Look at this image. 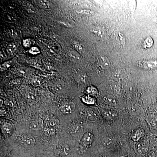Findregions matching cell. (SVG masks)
<instances>
[{
	"mask_svg": "<svg viewBox=\"0 0 157 157\" xmlns=\"http://www.w3.org/2000/svg\"><path fill=\"white\" fill-rule=\"evenodd\" d=\"M82 101L84 103L90 105L94 104L96 101L95 99L90 96H83L82 98Z\"/></svg>",
	"mask_w": 157,
	"mask_h": 157,
	"instance_id": "15",
	"label": "cell"
},
{
	"mask_svg": "<svg viewBox=\"0 0 157 157\" xmlns=\"http://www.w3.org/2000/svg\"><path fill=\"white\" fill-rule=\"evenodd\" d=\"M12 64V62L11 61H8V62H5L1 65V70H6L8 68H9Z\"/></svg>",
	"mask_w": 157,
	"mask_h": 157,
	"instance_id": "21",
	"label": "cell"
},
{
	"mask_svg": "<svg viewBox=\"0 0 157 157\" xmlns=\"http://www.w3.org/2000/svg\"><path fill=\"white\" fill-rule=\"evenodd\" d=\"M154 42L153 39L150 36L146 38L142 43V46L145 49H150L153 45Z\"/></svg>",
	"mask_w": 157,
	"mask_h": 157,
	"instance_id": "12",
	"label": "cell"
},
{
	"mask_svg": "<svg viewBox=\"0 0 157 157\" xmlns=\"http://www.w3.org/2000/svg\"><path fill=\"white\" fill-rule=\"evenodd\" d=\"M99 157H107V156H104V155H102V156H100Z\"/></svg>",
	"mask_w": 157,
	"mask_h": 157,
	"instance_id": "30",
	"label": "cell"
},
{
	"mask_svg": "<svg viewBox=\"0 0 157 157\" xmlns=\"http://www.w3.org/2000/svg\"><path fill=\"white\" fill-rule=\"evenodd\" d=\"M103 100L107 104L111 106H115L116 104V99L113 96L109 95L105 96L103 98Z\"/></svg>",
	"mask_w": 157,
	"mask_h": 157,
	"instance_id": "13",
	"label": "cell"
},
{
	"mask_svg": "<svg viewBox=\"0 0 157 157\" xmlns=\"http://www.w3.org/2000/svg\"><path fill=\"white\" fill-rule=\"evenodd\" d=\"M31 41H30V39H27L25 40H24L23 41V45L26 48H28V47H30L31 45Z\"/></svg>",
	"mask_w": 157,
	"mask_h": 157,
	"instance_id": "25",
	"label": "cell"
},
{
	"mask_svg": "<svg viewBox=\"0 0 157 157\" xmlns=\"http://www.w3.org/2000/svg\"><path fill=\"white\" fill-rule=\"evenodd\" d=\"M138 65L145 70H155L157 69V60L154 59L142 60L139 62Z\"/></svg>",
	"mask_w": 157,
	"mask_h": 157,
	"instance_id": "2",
	"label": "cell"
},
{
	"mask_svg": "<svg viewBox=\"0 0 157 157\" xmlns=\"http://www.w3.org/2000/svg\"><path fill=\"white\" fill-rule=\"evenodd\" d=\"M73 47L75 48V50H76L78 51H81V50H82L81 46L80 45L78 44H74L73 45Z\"/></svg>",
	"mask_w": 157,
	"mask_h": 157,
	"instance_id": "27",
	"label": "cell"
},
{
	"mask_svg": "<svg viewBox=\"0 0 157 157\" xmlns=\"http://www.w3.org/2000/svg\"><path fill=\"white\" fill-rule=\"evenodd\" d=\"M115 43L120 48H124L126 43V39L125 35L121 32H118L116 34L114 38Z\"/></svg>",
	"mask_w": 157,
	"mask_h": 157,
	"instance_id": "4",
	"label": "cell"
},
{
	"mask_svg": "<svg viewBox=\"0 0 157 157\" xmlns=\"http://www.w3.org/2000/svg\"><path fill=\"white\" fill-rule=\"evenodd\" d=\"M120 157H126V156H124V155H122V156H121Z\"/></svg>",
	"mask_w": 157,
	"mask_h": 157,
	"instance_id": "31",
	"label": "cell"
},
{
	"mask_svg": "<svg viewBox=\"0 0 157 157\" xmlns=\"http://www.w3.org/2000/svg\"><path fill=\"white\" fill-rule=\"evenodd\" d=\"M29 52L31 54H33V55H36V54L39 53L40 51H39V50L38 48L34 47L30 49Z\"/></svg>",
	"mask_w": 157,
	"mask_h": 157,
	"instance_id": "24",
	"label": "cell"
},
{
	"mask_svg": "<svg viewBox=\"0 0 157 157\" xmlns=\"http://www.w3.org/2000/svg\"><path fill=\"white\" fill-rule=\"evenodd\" d=\"M54 90L59 94H62L65 90V84L62 80H57L54 85Z\"/></svg>",
	"mask_w": 157,
	"mask_h": 157,
	"instance_id": "10",
	"label": "cell"
},
{
	"mask_svg": "<svg viewBox=\"0 0 157 157\" xmlns=\"http://www.w3.org/2000/svg\"><path fill=\"white\" fill-rule=\"evenodd\" d=\"M69 131L71 135L74 137H77L82 133L83 126L81 124L76 123L71 126Z\"/></svg>",
	"mask_w": 157,
	"mask_h": 157,
	"instance_id": "5",
	"label": "cell"
},
{
	"mask_svg": "<svg viewBox=\"0 0 157 157\" xmlns=\"http://www.w3.org/2000/svg\"><path fill=\"white\" fill-rule=\"evenodd\" d=\"M39 3L41 6H43L44 8H48L49 7V2L46 1H39Z\"/></svg>",
	"mask_w": 157,
	"mask_h": 157,
	"instance_id": "26",
	"label": "cell"
},
{
	"mask_svg": "<svg viewBox=\"0 0 157 157\" xmlns=\"http://www.w3.org/2000/svg\"><path fill=\"white\" fill-rule=\"evenodd\" d=\"M75 104L73 102H69L65 103L61 107V111L63 114H71L75 109Z\"/></svg>",
	"mask_w": 157,
	"mask_h": 157,
	"instance_id": "8",
	"label": "cell"
},
{
	"mask_svg": "<svg viewBox=\"0 0 157 157\" xmlns=\"http://www.w3.org/2000/svg\"><path fill=\"white\" fill-rule=\"evenodd\" d=\"M97 60L100 66L104 70H107L110 65V61L107 57L105 55H100L97 57Z\"/></svg>",
	"mask_w": 157,
	"mask_h": 157,
	"instance_id": "7",
	"label": "cell"
},
{
	"mask_svg": "<svg viewBox=\"0 0 157 157\" xmlns=\"http://www.w3.org/2000/svg\"><path fill=\"white\" fill-rule=\"evenodd\" d=\"M20 141L23 146L25 148L30 149L34 146L35 140L32 135L25 134L21 137Z\"/></svg>",
	"mask_w": 157,
	"mask_h": 157,
	"instance_id": "3",
	"label": "cell"
},
{
	"mask_svg": "<svg viewBox=\"0 0 157 157\" xmlns=\"http://www.w3.org/2000/svg\"><path fill=\"white\" fill-rule=\"evenodd\" d=\"M143 132L141 129H137L133 133L132 137L134 141H138L143 136Z\"/></svg>",
	"mask_w": 157,
	"mask_h": 157,
	"instance_id": "14",
	"label": "cell"
},
{
	"mask_svg": "<svg viewBox=\"0 0 157 157\" xmlns=\"http://www.w3.org/2000/svg\"><path fill=\"white\" fill-rule=\"evenodd\" d=\"M92 32L98 38L100 39L103 38L105 36V30L103 28L100 26H94L92 27Z\"/></svg>",
	"mask_w": 157,
	"mask_h": 157,
	"instance_id": "9",
	"label": "cell"
},
{
	"mask_svg": "<svg viewBox=\"0 0 157 157\" xmlns=\"http://www.w3.org/2000/svg\"><path fill=\"white\" fill-rule=\"evenodd\" d=\"M71 148L69 145L64 144L61 146L60 153L63 157H68L71 154Z\"/></svg>",
	"mask_w": 157,
	"mask_h": 157,
	"instance_id": "11",
	"label": "cell"
},
{
	"mask_svg": "<svg viewBox=\"0 0 157 157\" xmlns=\"http://www.w3.org/2000/svg\"><path fill=\"white\" fill-rule=\"evenodd\" d=\"M148 157H155V153L154 151H151L148 155Z\"/></svg>",
	"mask_w": 157,
	"mask_h": 157,
	"instance_id": "28",
	"label": "cell"
},
{
	"mask_svg": "<svg viewBox=\"0 0 157 157\" xmlns=\"http://www.w3.org/2000/svg\"><path fill=\"white\" fill-rule=\"evenodd\" d=\"M105 115L107 117L109 118H114L116 116V114L115 113V112L112 111H107L106 113H105Z\"/></svg>",
	"mask_w": 157,
	"mask_h": 157,
	"instance_id": "23",
	"label": "cell"
},
{
	"mask_svg": "<svg viewBox=\"0 0 157 157\" xmlns=\"http://www.w3.org/2000/svg\"><path fill=\"white\" fill-rule=\"evenodd\" d=\"M94 139V134L89 132L85 133L83 135L78 146V153L83 154L91 147Z\"/></svg>",
	"mask_w": 157,
	"mask_h": 157,
	"instance_id": "1",
	"label": "cell"
},
{
	"mask_svg": "<svg viewBox=\"0 0 157 157\" xmlns=\"http://www.w3.org/2000/svg\"><path fill=\"white\" fill-rule=\"evenodd\" d=\"M113 143V139L109 136H105L103 139L102 144L104 146H110Z\"/></svg>",
	"mask_w": 157,
	"mask_h": 157,
	"instance_id": "16",
	"label": "cell"
},
{
	"mask_svg": "<svg viewBox=\"0 0 157 157\" xmlns=\"http://www.w3.org/2000/svg\"><path fill=\"white\" fill-rule=\"evenodd\" d=\"M43 121L41 118H35L32 120L30 122L29 127L34 130H39L43 127Z\"/></svg>",
	"mask_w": 157,
	"mask_h": 157,
	"instance_id": "6",
	"label": "cell"
},
{
	"mask_svg": "<svg viewBox=\"0 0 157 157\" xmlns=\"http://www.w3.org/2000/svg\"><path fill=\"white\" fill-rule=\"evenodd\" d=\"M60 23H61V24H63V25H64L66 26L67 27H70V25L69 23H66V22H63V21H61L60 22Z\"/></svg>",
	"mask_w": 157,
	"mask_h": 157,
	"instance_id": "29",
	"label": "cell"
},
{
	"mask_svg": "<svg viewBox=\"0 0 157 157\" xmlns=\"http://www.w3.org/2000/svg\"><path fill=\"white\" fill-rule=\"evenodd\" d=\"M70 55L72 58L75 59H78L80 58V55H78L76 52L74 51H71L70 52Z\"/></svg>",
	"mask_w": 157,
	"mask_h": 157,
	"instance_id": "22",
	"label": "cell"
},
{
	"mask_svg": "<svg viewBox=\"0 0 157 157\" xmlns=\"http://www.w3.org/2000/svg\"><path fill=\"white\" fill-rule=\"evenodd\" d=\"M87 92L91 96H96L98 94V91L97 89L93 86L89 87L87 88Z\"/></svg>",
	"mask_w": 157,
	"mask_h": 157,
	"instance_id": "17",
	"label": "cell"
},
{
	"mask_svg": "<svg viewBox=\"0 0 157 157\" xmlns=\"http://www.w3.org/2000/svg\"><path fill=\"white\" fill-rule=\"evenodd\" d=\"M45 134L48 136H51L55 134L56 133V130L54 127H52L49 126L46 127L44 129Z\"/></svg>",
	"mask_w": 157,
	"mask_h": 157,
	"instance_id": "19",
	"label": "cell"
},
{
	"mask_svg": "<svg viewBox=\"0 0 157 157\" xmlns=\"http://www.w3.org/2000/svg\"><path fill=\"white\" fill-rule=\"evenodd\" d=\"M16 50V46L14 43H12L8 45L7 48V50L8 53L10 54H12L14 53L15 52Z\"/></svg>",
	"mask_w": 157,
	"mask_h": 157,
	"instance_id": "20",
	"label": "cell"
},
{
	"mask_svg": "<svg viewBox=\"0 0 157 157\" xmlns=\"http://www.w3.org/2000/svg\"><path fill=\"white\" fill-rule=\"evenodd\" d=\"M47 123L49 124V126L54 127L58 125V121L55 118V117H50L47 119Z\"/></svg>",
	"mask_w": 157,
	"mask_h": 157,
	"instance_id": "18",
	"label": "cell"
}]
</instances>
